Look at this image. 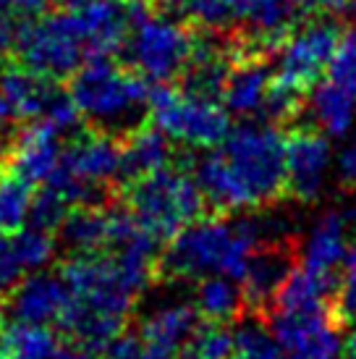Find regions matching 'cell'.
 I'll return each mask as SVG.
<instances>
[{
  "label": "cell",
  "instance_id": "obj_22",
  "mask_svg": "<svg viewBox=\"0 0 356 359\" xmlns=\"http://www.w3.org/2000/svg\"><path fill=\"white\" fill-rule=\"evenodd\" d=\"M336 286L338 280L333 273H317V270H309L304 265L294 268L288 273V278L283 280V286L278 289L270 312L273 309H280V312H325V309H333Z\"/></svg>",
  "mask_w": 356,
  "mask_h": 359
},
{
  "label": "cell",
  "instance_id": "obj_17",
  "mask_svg": "<svg viewBox=\"0 0 356 359\" xmlns=\"http://www.w3.org/2000/svg\"><path fill=\"white\" fill-rule=\"evenodd\" d=\"M76 13L87 40L89 58H110L113 53L123 50L131 32L129 0H89L87 6L76 8Z\"/></svg>",
  "mask_w": 356,
  "mask_h": 359
},
{
  "label": "cell",
  "instance_id": "obj_32",
  "mask_svg": "<svg viewBox=\"0 0 356 359\" xmlns=\"http://www.w3.org/2000/svg\"><path fill=\"white\" fill-rule=\"evenodd\" d=\"M327 76L333 84L356 95V29L343 32L336 55L327 66Z\"/></svg>",
  "mask_w": 356,
  "mask_h": 359
},
{
  "label": "cell",
  "instance_id": "obj_1",
  "mask_svg": "<svg viewBox=\"0 0 356 359\" xmlns=\"http://www.w3.org/2000/svg\"><path fill=\"white\" fill-rule=\"evenodd\" d=\"M158 259L108 250L74 255L60 270L71 291L60 320L69 341L100 351L123 336L139 294L158 276Z\"/></svg>",
  "mask_w": 356,
  "mask_h": 359
},
{
  "label": "cell",
  "instance_id": "obj_28",
  "mask_svg": "<svg viewBox=\"0 0 356 359\" xmlns=\"http://www.w3.org/2000/svg\"><path fill=\"white\" fill-rule=\"evenodd\" d=\"M32 184L0 170V233H13L27 226L32 208Z\"/></svg>",
  "mask_w": 356,
  "mask_h": 359
},
{
  "label": "cell",
  "instance_id": "obj_12",
  "mask_svg": "<svg viewBox=\"0 0 356 359\" xmlns=\"http://www.w3.org/2000/svg\"><path fill=\"white\" fill-rule=\"evenodd\" d=\"M286 144V194L299 202H315L330 168V144L322 131L307 123H291Z\"/></svg>",
  "mask_w": 356,
  "mask_h": 359
},
{
  "label": "cell",
  "instance_id": "obj_7",
  "mask_svg": "<svg viewBox=\"0 0 356 359\" xmlns=\"http://www.w3.org/2000/svg\"><path fill=\"white\" fill-rule=\"evenodd\" d=\"M6 48L19 58V66L53 81L71 79L84 58H89L76 8L21 21L8 34Z\"/></svg>",
  "mask_w": 356,
  "mask_h": 359
},
{
  "label": "cell",
  "instance_id": "obj_15",
  "mask_svg": "<svg viewBox=\"0 0 356 359\" xmlns=\"http://www.w3.org/2000/svg\"><path fill=\"white\" fill-rule=\"evenodd\" d=\"M296 268L294 247L291 241H278V244H262L252 252L244 278L238 280L247 312L265 315L273 307L278 289L283 286L288 273Z\"/></svg>",
  "mask_w": 356,
  "mask_h": 359
},
{
  "label": "cell",
  "instance_id": "obj_4",
  "mask_svg": "<svg viewBox=\"0 0 356 359\" xmlns=\"http://www.w3.org/2000/svg\"><path fill=\"white\" fill-rule=\"evenodd\" d=\"M254 250L257 244L241 218L228 223L223 215L210 212L168 241L165 255L158 259V273L168 278H205L218 273L241 280Z\"/></svg>",
  "mask_w": 356,
  "mask_h": 359
},
{
  "label": "cell",
  "instance_id": "obj_6",
  "mask_svg": "<svg viewBox=\"0 0 356 359\" xmlns=\"http://www.w3.org/2000/svg\"><path fill=\"white\" fill-rule=\"evenodd\" d=\"M129 6L131 32L123 45L129 69L152 84L181 79L194 55L197 34L176 16L152 13L147 0H129Z\"/></svg>",
  "mask_w": 356,
  "mask_h": 359
},
{
  "label": "cell",
  "instance_id": "obj_21",
  "mask_svg": "<svg viewBox=\"0 0 356 359\" xmlns=\"http://www.w3.org/2000/svg\"><path fill=\"white\" fill-rule=\"evenodd\" d=\"M273 79V66L267 55H244L233 60V69L228 74L220 100L226 110L236 116H252L262 113L267 87Z\"/></svg>",
  "mask_w": 356,
  "mask_h": 359
},
{
  "label": "cell",
  "instance_id": "obj_34",
  "mask_svg": "<svg viewBox=\"0 0 356 359\" xmlns=\"http://www.w3.org/2000/svg\"><path fill=\"white\" fill-rule=\"evenodd\" d=\"M105 359H163L144 346V341L137 336H118L105 349Z\"/></svg>",
  "mask_w": 356,
  "mask_h": 359
},
{
  "label": "cell",
  "instance_id": "obj_9",
  "mask_svg": "<svg viewBox=\"0 0 356 359\" xmlns=\"http://www.w3.org/2000/svg\"><path fill=\"white\" fill-rule=\"evenodd\" d=\"M149 121L170 142L199 150L223 144L231 131L228 110L218 100L176 90L170 84L149 87Z\"/></svg>",
  "mask_w": 356,
  "mask_h": 359
},
{
  "label": "cell",
  "instance_id": "obj_38",
  "mask_svg": "<svg viewBox=\"0 0 356 359\" xmlns=\"http://www.w3.org/2000/svg\"><path fill=\"white\" fill-rule=\"evenodd\" d=\"M16 121V116L11 113L8 108V102H6V97L0 95V152L6 155V150H8V144H11V123Z\"/></svg>",
  "mask_w": 356,
  "mask_h": 359
},
{
  "label": "cell",
  "instance_id": "obj_29",
  "mask_svg": "<svg viewBox=\"0 0 356 359\" xmlns=\"http://www.w3.org/2000/svg\"><path fill=\"white\" fill-rule=\"evenodd\" d=\"M233 336H236V359H286L270 328H265L259 318L247 320L241 328L233 330Z\"/></svg>",
  "mask_w": 356,
  "mask_h": 359
},
{
  "label": "cell",
  "instance_id": "obj_11",
  "mask_svg": "<svg viewBox=\"0 0 356 359\" xmlns=\"http://www.w3.org/2000/svg\"><path fill=\"white\" fill-rule=\"evenodd\" d=\"M341 320L325 312H280L273 309L270 333L286 359H336L341 349Z\"/></svg>",
  "mask_w": 356,
  "mask_h": 359
},
{
  "label": "cell",
  "instance_id": "obj_39",
  "mask_svg": "<svg viewBox=\"0 0 356 359\" xmlns=\"http://www.w3.org/2000/svg\"><path fill=\"white\" fill-rule=\"evenodd\" d=\"M341 215H343V220H346V229L356 231V189H354V194H351V200L343 205Z\"/></svg>",
  "mask_w": 356,
  "mask_h": 359
},
{
  "label": "cell",
  "instance_id": "obj_3",
  "mask_svg": "<svg viewBox=\"0 0 356 359\" xmlns=\"http://www.w3.org/2000/svg\"><path fill=\"white\" fill-rule=\"evenodd\" d=\"M69 95L92 129L113 137H126L149 116L147 79L108 55L81 63L71 74Z\"/></svg>",
  "mask_w": 356,
  "mask_h": 359
},
{
  "label": "cell",
  "instance_id": "obj_35",
  "mask_svg": "<svg viewBox=\"0 0 356 359\" xmlns=\"http://www.w3.org/2000/svg\"><path fill=\"white\" fill-rule=\"evenodd\" d=\"M16 24H21L16 0H0V48H6V40Z\"/></svg>",
  "mask_w": 356,
  "mask_h": 359
},
{
  "label": "cell",
  "instance_id": "obj_2",
  "mask_svg": "<svg viewBox=\"0 0 356 359\" xmlns=\"http://www.w3.org/2000/svg\"><path fill=\"white\" fill-rule=\"evenodd\" d=\"M191 170L215 215L267 208L286 194L283 134L275 123H241Z\"/></svg>",
  "mask_w": 356,
  "mask_h": 359
},
{
  "label": "cell",
  "instance_id": "obj_8",
  "mask_svg": "<svg viewBox=\"0 0 356 359\" xmlns=\"http://www.w3.org/2000/svg\"><path fill=\"white\" fill-rule=\"evenodd\" d=\"M121 137L105 131H79L60 152L55 170L45 181L69 205H102L105 189L118 184Z\"/></svg>",
  "mask_w": 356,
  "mask_h": 359
},
{
  "label": "cell",
  "instance_id": "obj_37",
  "mask_svg": "<svg viewBox=\"0 0 356 359\" xmlns=\"http://www.w3.org/2000/svg\"><path fill=\"white\" fill-rule=\"evenodd\" d=\"M341 179L351 189H356V142H351L341 155Z\"/></svg>",
  "mask_w": 356,
  "mask_h": 359
},
{
  "label": "cell",
  "instance_id": "obj_36",
  "mask_svg": "<svg viewBox=\"0 0 356 359\" xmlns=\"http://www.w3.org/2000/svg\"><path fill=\"white\" fill-rule=\"evenodd\" d=\"M294 3L307 16H312V13H336V11H341L346 6L348 0H294Z\"/></svg>",
  "mask_w": 356,
  "mask_h": 359
},
{
  "label": "cell",
  "instance_id": "obj_16",
  "mask_svg": "<svg viewBox=\"0 0 356 359\" xmlns=\"http://www.w3.org/2000/svg\"><path fill=\"white\" fill-rule=\"evenodd\" d=\"M53 255V231L24 226L13 233H0V299H8L11 291L29 273L50 265Z\"/></svg>",
  "mask_w": 356,
  "mask_h": 359
},
{
  "label": "cell",
  "instance_id": "obj_19",
  "mask_svg": "<svg viewBox=\"0 0 356 359\" xmlns=\"http://www.w3.org/2000/svg\"><path fill=\"white\" fill-rule=\"evenodd\" d=\"M202 323L194 304H165L152 309L139 330V339L144 341L152 354L163 359H176L184 344Z\"/></svg>",
  "mask_w": 356,
  "mask_h": 359
},
{
  "label": "cell",
  "instance_id": "obj_10",
  "mask_svg": "<svg viewBox=\"0 0 356 359\" xmlns=\"http://www.w3.org/2000/svg\"><path fill=\"white\" fill-rule=\"evenodd\" d=\"M341 37L343 29L338 21L330 19V13L304 16L275 50L278 66L273 71V81L309 95V90L330 66Z\"/></svg>",
  "mask_w": 356,
  "mask_h": 359
},
{
  "label": "cell",
  "instance_id": "obj_42",
  "mask_svg": "<svg viewBox=\"0 0 356 359\" xmlns=\"http://www.w3.org/2000/svg\"><path fill=\"white\" fill-rule=\"evenodd\" d=\"M351 11H354V19H356V0H351Z\"/></svg>",
  "mask_w": 356,
  "mask_h": 359
},
{
  "label": "cell",
  "instance_id": "obj_13",
  "mask_svg": "<svg viewBox=\"0 0 356 359\" xmlns=\"http://www.w3.org/2000/svg\"><path fill=\"white\" fill-rule=\"evenodd\" d=\"M63 152V134L48 121H29L19 134H13L8 150L3 155V170H8L29 184L48 181Z\"/></svg>",
  "mask_w": 356,
  "mask_h": 359
},
{
  "label": "cell",
  "instance_id": "obj_24",
  "mask_svg": "<svg viewBox=\"0 0 356 359\" xmlns=\"http://www.w3.org/2000/svg\"><path fill=\"white\" fill-rule=\"evenodd\" d=\"M348 252L346 241V220L341 212H327L317 220V226L304 241L301 259L304 268L317 273H333L338 265H343Z\"/></svg>",
  "mask_w": 356,
  "mask_h": 359
},
{
  "label": "cell",
  "instance_id": "obj_43",
  "mask_svg": "<svg viewBox=\"0 0 356 359\" xmlns=\"http://www.w3.org/2000/svg\"><path fill=\"white\" fill-rule=\"evenodd\" d=\"M0 323H3V315H0Z\"/></svg>",
  "mask_w": 356,
  "mask_h": 359
},
{
  "label": "cell",
  "instance_id": "obj_26",
  "mask_svg": "<svg viewBox=\"0 0 356 359\" xmlns=\"http://www.w3.org/2000/svg\"><path fill=\"white\" fill-rule=\"evenodd\" d=\"M197 312L205 323H233L247 315L238 280L226 276H205L197 286Z\"/></svg>",
  "mask_w": 356,
  "mask_h": 359
},
{
  "label": "cell",
  "instance_id": "obj_18",
  "mask_svg": "<svg viewBox=\"0 0 356 359\" xmlns=\"http://www.w3.org/2000/svg\"><path fill=\"white\" fill-rule=\"evenodd\" d=\"M178 152L170 140L155 123H142L126 137H121V173L118 184L126 187L131 181L149 176L160 168H168Z\"/></svg>",
  "mask_w": 356,
  "mask_h": 359
},
{
  "label": "cell",
  "instance_id": "obj_27",
  "mask_svg": "<svg viewBox=\"0 0 356 359\" xmlns=\"http://www.w3.org/2000/svg\"><path fill=\"white\" fill-rule=\"evenodd\" d=\"M176 359H236V336L226 323H199Z\"/></svg>",
  "mask_w": 356,
  "mask_h": 359
},
{
  "label": "cell",
  "instance_id": "obj_40",
  "mask_svg": "<svg viewBox=\"0 0 356 359\" xmlns=\"http://www.w3.org/2000/svg\"><path fill=\"white\" fill-rule=\"evenodd\" d=\"M50 3H58L60 8H81V6H87L89 0H50Z\"/></svg>",
  "mask_w": 356,
  "mask_h": 359
},
{
  "label": "cell",
  "instance_id": "obj_33",
  "mask_svg": "<svg viewBox=\"0 0 356 359\" xmlns=\"http://www.w3.org/2000/svg\"><path fill=\"white\" fill-rule=\"evenodd\" d=\"M336 318L346 325L356 320V244L348 247L346 259H343V276L336 286V299H333Z\"/></svg>",
  "mask_w": 356,
  "mask_h": 359
},
{
  "label": "cell",
  "instance_id": "obj_14",
  "mask_svg": "<svg viewBox=\"0 0 356 359\" xmlns=\"http://www.w3.org/2000/svg\"><path fill=\"white\" fill-rule=\"evenodd\" d=\"M71 302V291L63 276L34 270L8 294V309L16 323L27 325H60Z\"/></svg>",
  "mask_w": 356,
  "mask_h": 359
},
{
  "label": "cell",
  "instance_id": "obj_30",
  "mask_svg": "<svg viewBox=\"0 0 356 359\" xmlns=\"http://www.w3.org/2000/svg\"><path fill=\"white\" fill-rule=\"evenodd\" d=\"M181 16L199 32H231L233 11L228 0H181Z\"/></svg>",
  "mask_w": 356,
  "mask_h": 359
},
{
  "label": "cell",
  "instance_id": "obj_41",
  "mask_svg": "<svg viewBox=\"0 0 356 359\" xmlns=\"http://www.w3.org/2000/svg\"><path fill=\"white\" fill-rule=\"evenodd\" d=\"M346 357L356 359V330H351V336L346 339Z\"/></svg>",
  "mask_w": 356,
  "mask_h": 359
},
{
  "label": "cell",
  "instance_id": "obj_5",
  "mask_svg": "<svg viewBox=\"0 0 356 359\" xmlns=\"http://www.w3.org/2000/svg\"><path fill=\"white\" fill-rule=\"evenodd\" d=\"M126 210L160 244L210 215L197 179L178 165L160 168L126 184Z\"/></svg>",
  "mask_w": 356,
  "mask_h": 359
},
{
  "label": "cell",
  "instance_id": "obj_20",
  "mask_svg": "<svg viewBox=\"0 0 356 359\" xmlns=\"http://www.w3.org/2000/svg\"><path fill=\"white\" fill-rule=\"evenodd\" d=\"M0 95L6 97L11 113L21 121H37L50 110L60 95L58 81L40 76L24 66H11L0 71Z\"/></svg>",
  "mask_w": 356,
  "mask_h": 359
},
{
  "label": "cell",
  "instance_id": "obj_31",
  "mask_svg": "<svg viewBox=\"0 0 356 359\" xmlns=\"http://www.w3.org/2000/svg\"><path fill=\"white\" fill-rule=\"evenodd\" d=\"M69 202L60 197L55 189H40L34 197H32V208H29V220L27 226H34V229L42 231H55L60 229V223L69 215Z\"/></svg>",
  "mask_w": 356,
  "mask_h": 359
},
{
  "label": "cell",
  "instance_id": "obj_25",
  "mask_svg": "<svg viewBox=\"0 0 356 359\" xmlns=\"http://www.w3.org/2000/svg\"><path fill=\"white\" fill-rule=\"evenodd\" d=\"M110 210L102 205H76L60 223V239L74 255L102 252L108 247Z\"/></svg>",
  "mask_w": 356,
  "mask_h": 359
},
{
  "label": "cell",
  "instance_id": "obj_23",
  "mask_svg": "<svg viewBox=\"0 0 356 359\" xmlns=\"http://www.w3.org/2000/svg\"><path fill=\"white\" fill-rule=\"evenodd\" d=\"M304 110L309 113L317 131H322L327 137H343L356 118V95L333 81H325V84L317 81L309 90Z\"/></svg>",
  "mask_w": 356,
  "mask_h": 359
}]
</instances>
